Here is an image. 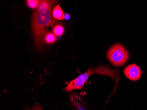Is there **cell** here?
Returning <instances> with one entry per match:
<instances>
[{"label": "cell", "mask_w": 147, "mask_h": 110, "mask_svg": "<svg viewBox=\"0 0 147 110\" xmlns=\"http://www.w3.org/2000/svg\"><path fill=\"white\" fill-rule=\"evenodd\" d=\"M70 15L68 14L67 13H65V14H64V19L66 20H69V19H70Z\"/></svg>", "instance_id": "obj_9"}, {"label": "cell", "mask_w": 147, "mask_h": 110, "mask_svg": "<svg viewBox=\"0 0 147 110\" xmlns=\"http://www.w3.org/2000/svg\"><path fill=\"white\" fill-rule=\"evenodd\" d=\"M118 71L113 70L109 67L99 66L92 67L88 68L86 72L80 74L78 77L69 82L64 89L66 92H70L76 89H82L91 75L95 74L108 75L115 79L119 75Z\"/></svg>", "instance_id": "obj_2"}, {"label": "cell", "mask_w": 147, "mask_h": 110, "mask_svg": "<svg viewBox=\"0 0 147 110\" xmlns=\"http://www.w3.org/2000/svg\"><path fill=\"white\" fill-rule=\"evenodd\" d=\"M43 40L45 43L49 44L53 43L56 40V35L53 33L48 31L45 35Z\"/></svg>", "instance_id": "obj_6"}, {"label": "cell", "mask_w": 147, "mask_h": 110, "mask_svg": "<svg viewBox=\"0 0 147 110\" xmlns=\"http://www.w3.org/2000/svg\"><path fill=\"white\" fill-rule=\"evenodd\" d=\"M26 5L30 9H37L39 5L40 1L38 0H28L26 1Z\"/></svg>", "instance_id": "obj_8"}, {"label": "cell", "mask_w": 147, "mask_h": 110, "mask_svg": "<svg viewBox=\"0 0 147 110\" xmlns=\"http://www.w3.org/2000/svg\"><path fill=\"white\" fill-rule=\"evenodd\" d=\"M57 3L56 1H41L39 5L33 13L32 32L35 46L38 49H42L43 47L44 37L48 32V27L55 26L58 24L52 14V9Z\"/></svg>", "instance_id": "obj_1"}, {"label": "cell", "mask_w": 147, "mask_h": 110, "mask_svg": "<svg viewBox=\"0 0 147 110\" xmlns=\"http://www.w3.org/2000/svg\"><path fill=\"white\" fill-rule=\"evenodd\" d=\"M110 62L116 67L124 65L128 60L129 54L125 48L120 43L112 45L107 54Z\"/></svg>", "instance_id": "obj_3"}, {"label": "cell", "mask_w": 147, "mask_h": 110, "mask_svg": "<svg viewBox=\"0 0 147 110\" xmlns=\"http://www.w3.org/2000/svg\"><path fill=\"white\" fill-rule=\"evenodd\" d=\"M53 16L54 19L63 20L64 19V14L59 5H57L54 8L52 12Z\"/></svg>", "instance_id": "obj_5"}, {"label": "cell", "mask_w": 147, "mask_h": 110, "mask_svg": "<svg viewBox=\"0 0 147 110\" xmlns=\"http://www.w3.org/2000/svg\"><path fill=\"white\" fill-rule=\"evenodd\" d=\"M53 33L57 36H61L64 32V27L60 24L56 25L53 28Z\"/></svg>", "instance_id": "obj_7"}, {"label": "cell", "mask_w": 147, "mask_h": 110, "mask_svg": "<svg viewBox=\"0 0 147 110\" xmlns=\"http://www.w3.org/2000/svg\"><path fill=\"white\" fill-rule=\"evenodd\" d=\"M124 74L131 81H137L141 78L142 72L138 66L135 64H132L125 68Z\"/></svg>", "instance_id": "obj_4"}]
</instances>
